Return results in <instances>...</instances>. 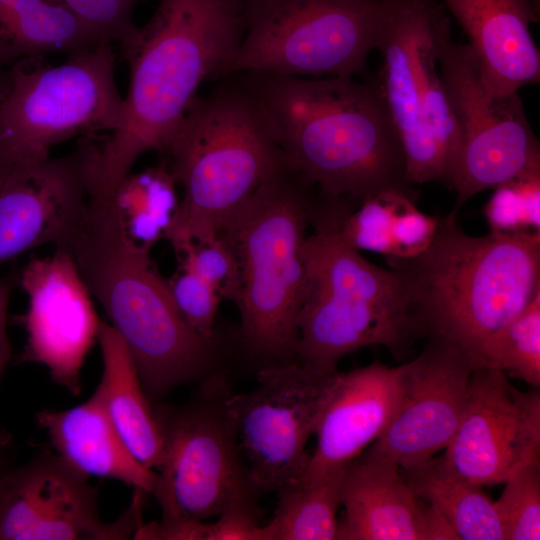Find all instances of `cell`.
I'll return each instance as SVG.
<instances>
[{"instance_id":"obj_1","label":"cell","mask_w":540,"mask_h":540,"mask_svg":"<svg viewBox=\"0 0 540 540\" xmlns=\"http://www.w3.org/2000/svg\"><path fill=\"white\" fill-rule=\"evenodd\" d=\"M231 75L256 102L287 166L327 198L357 207L383 191L417 197L376 85L354 77Z\"/></svg>"},{"instance_id":"obj_2","label":"cell","mask_w":540,"mask_h":540,"mask_svg":"<svg viewBox=\"0 0 540 540\" xmlns=\"http://www.w3.org/2000/svg\"><path fill=\"white\" fill-rule=\"evenodd\" d=\"M243 0H160L121 47L129 65L124 123L101 137L92 195L107 197L146 152L165 154L207 79H220L244 35Z\"/></svg>"},{"instance_id":"obj_3","label":"cell","mask_w":540,"mask_h":540,"mask_svg":"<svg viewBox=\"0 0 540 540\" xmlns=\"http://www.w3.org/2000/svg\"><path fill=\"white\" fill-rule=\"evenodd\" d=\"M62 249L124 342L149 400L216 372L213 341L183 318L150 251L123 238L109 197H90Z\"/></svg>"},{"instance_id":"obj_4","label":"cell","mask_w":540,"mask_h":540,"mask_svg":"<svg viewBox=\"0 0 540 540\" xmlns=\"http://www.w3.org/2000/svg\"><path fill=\"white\" fill-rule=\"evenodd\" d=\"M387 261L406 279L420 336L450 341L473 364L540 293V234L471 236L448 215L423 253Z\"/></svg>"},{"instance_id":"obj_5","label":"cell","mask_w":540,"mask_h":540,"mask_svg":"<svg viewBox=\"0 0 540 540\" xmlns=\"http://www.w3.org/2000/svg\"><path fill=\"white\" fill-rule=\"evenodd\" d=\"M195 97L165 152L183 196L167 232L171 244L217 237L228 219L287 166L269 127L234 75Z\"/></svg>"},{"instance_id":"obj_6","label":"cell","mask_w":540,"mask_h":540,"mask_svg":"<svg viewBox=\"0 0 540 540\" xmlns=\"http://www.w3.org/2000/svg\"><path fill=\"white\" fill-rule=\"evenodd\" d=\"M319 191L284 167L224 224L219 237L240 272L236 302L249 352L271 363L296 361L305 291L303 245Z\"/></svg>"},{"instance_id":"obj_7","label":"cell","mask_w":540,"mask_h":540,"mask_svg":"<svg viewBox=\"0 0 540 540\" xmlns=\"http://www.w3.org/2000/svg\"><path fill=\"white\" fill-rule=\"evenodd\" d=\"M303 259L297 361L333 373L342 358L363 347L380 345L401 358L420 337L400 270L370 263L337 230L307 236Z\"/></svg>"},{"instance_id":"obj_8","label":"cell","mask_w":540,"mask_h":540,"mask_svg":"<svg viewBox=\"0 0 540 540\" xmlns=\"http://www.w3.org/2000/svg\"><path fill=\"white\" fill-rule=\"evenodd\" d=\"M231 392L225 377L215 372L200 381L186 403L153 407L163 460L151 494L161 522L205 521L233 510L259 515L262 493L252 481L227 410Z\"/></svg>"},{"instance_id":"obj_9","label":"cell","mask_w":540,"mask_h":540,"mask_svg":"<svg viewBox=\"0 0 540 540\" xmlns=\"http://www.w3.org/2000/svg\"><path fill=\"white\" fill-rule=\"evenodd\" d=\"M445 8L437 0H383L376 43L380 91L401 141L409 183L452 189L460 133L438 68L435 30Z\"/></svg>"},{"instance_id":"obj_10","label":"cell","mask_w":540,"mask_h":540,"mask_svg":"<svg viewBox=\"0 0 540 540\" xmlns=\"http://www.w3.org/2000/svg\"><path fill=\"white\" fill-rule=\"evenodd\" d=\"M244 35L220 79L241 72L324 78L364 72L383 0H243Z\"/></svg>"},{"instance_id":"obj_11","label":"cell","mask_w":540,"mask_h":540,"mask_svg":"<svg viewBox=\"0 0 540 540\" xmlns=\"http://www.w3.org/2000/svg\"><path fill=\"white\" fill-rule=\"evenodd\" d=\"M67 57L59 65L34 58L10 69V86L0 100V154L45 158L66 140L122 127L125 100L112 43Z\"/></svg>"},{"instance_id":"obj_12","label":"cell","mask_w":540,"mask_h":540,"mask_svg":"<svg viewBox=\"0 0 540 540\" xmlns=\"http://www.w3.org/2000/svg\"><path fill=\"white\" fill-rule=\"evenodd\" d=\"M435 49L460 133L452 184L456 201L449 213L457 218L476 194L540 168V146L519 94L492 93L482 81L469 45L453 41L446 9L436 25Z\"/></svg>"},{"instance_id":"obj_13","label":"cell","mask_w":540,"mask_h":540,"mask_svg":"<svg viewBox=\"0 0 540 540\" xmlns=\"http://www.w3.org/2000/svg\"><path fill=\"white\" fill-rule=\"evenodd\" d=\"M336 372L322 373L297 360L266 364L251 391L228 396V413L261 493H276L303 476L307 442Z\"/></svg>"},{"instance_id":"obj_14","label":"cell","mask_w":540,"mask_h":540,"mask_svg":"<svg viewBox=\"0 0 540 540\" xmlns=\"http://www.w3.org/2000/svg\"><path fill=\"white\" fill-rule=\"evenodd\" d=\"M143 490L113 522L98 510L89 476L43 451L0 476V540H126L143 523Z\"/></svg>"},{"instance_id":"obj_15","label":"cell","mask_w":540,"mask_h":540,"mask_svg":"<svg viewBox=\"0 0 540 540\" xmlns=\"http://www.w3.org/2000/svg\"><path fill=\"white\" fill-rule=\"evenodd\" d=\"M81 137L68 154H0V266L32 249L63 248L88 207L99 143Z\"/></svg>"},{"instance_id":"obj_16","label":"cell","mask_w":540,"mask_h":540,"mask_svg":"<svg viewBox=\"0 0 540 540\" xmlns=\"http://www.w3.org/2000/svg\"><path fill=\"white\" fill-rule=\"evenodd\" d=\"M441 457L476 484H503L540 457L539 389L521 391L499 370L474 368L458 428Z\"/></svg>"},{"instance_id":"obj_17","label":"cell","mask_w":540,"mask_h":540,"mask_svg":"<svg viewBox=\"0 0 540 540\" xmlns=\"http://www.w3.org/2000/svg\"><path fill=\"white\" fill-rule=\"evenodd\" d=\"M18 285L28 302L19 317L26 332L19 360L44 366L55 384L79 395L101 320L71 255L54 248L51 255L32 256L18 272Z\"/></svg>"},{"instance_id":"obj_18","label":"cell","mask_w":540,"mask_h":540,"mask_svg":"<svg viewBox=\"0 0 540 540\" xmlns=\"http://www.w3.org/2000/svg\"><path fill=\"white\" fill-rule=\"evenodd\" d=\"M474 368L470 357L456 345L429 336L421 353L400 365L397 410L367 450L392 459L401 468L444 451L458 428Z\"/></svg>"},{"instance_id":"obj_19","label":"cell","mask_w":540,"mask_h":540,"mask_svg":"<svg viewBox=\"0 0 540 540\" xmlns=\"http://www.w3.org/2000/svg\"><path fill=\"white\" fill-rule=\"evenodd\" d=\"M400 396V366L375 360L351 371H337L316 423L315 448L302 477L343 472L384 433Z\"/></svg>"},{"instance_id":"obj_20","label":"cell","mask_w":540,"mask_h":540,"mask_svg":"<svg viewBox=\"0 0 540 540\" xmlns=\"http://www.w3.org/2000/svg\"><path fill=\"white\" fill-rule=\"evenodd\" d=\"M469 40L482 81L511 95L540 80V53L531 34L540 0H440Z\"/></svg>"},{"instance_id":"obj_21","label":"cell","mask_w":540,"mask_h":540,"mask_svg":"<svg viewBox=\"0 0 540 540\" xmlns=\"http://www.w3.org/2000/svg\"><path fill=\"white\" fill-rule=\"evenodd\" d=\"M338 540H424V501L392 459L367 449L343 471Z\"/></svg>"},{"instance_id":"obj_22","label":"cell","mask_w":540,"mask_h":540,"mask_svg":"<svg viewBox=\"0 0 540 540\" xmlns=\"http://www.w3.org/2000/svg\"><path fill=\"white\" fill-rule=\"evenodd\" d=\"M35 418L54 451L75 468L151 494L156 471L132 455L95 393L80 405L66 410L43 409Z\"/></svg>"},{"instance_id":"obj_23","label":"cell","mask_w":540,"mask_h":540,"mask_svg":"<svg viewBox=\"0 0 540 540\" xmlns=\"http://www.w3.org/2000/svg\"><path fill=\"white\" fill-rule=\"evenodd\" d=\"M97 342L103 372L94 393L132 455L156 471L163 460L162 437L133 359L109 323L100 322Z\"/></svg>"},{"instance_id":"obj_24","label":"cell","mask_w":540,"mask_h":540,"mask_svg":"<svg viewBox=\"0 0 540 540\" xmlns=\"http://www.w3.org/2000/svg\"><path fill=\"white\" fill-rule=\"evenodd\" d=\"M103 41L51 0H0V71L49 54L74 55Z\"/></svg>"},{"instance_id":"obj_25","label":"cell","mask_w":540,"mask_h":540,"mask_svg":"<svg viewBox=\"0 0 540 540\" xmlns=\"http://www.w3.org/2000/svg\"><path fill=\"white\" fill-rule=\"evenodd\" d=\"M400 470L414 494L447 517L460 540H505L494 501L483 486L454 471L441 455Z\"/></svg>"},{"instance_id":"obj_26","label":"cell","mask_w":540,"mask_h":540,"mask_svg":"<svg viewBox=\"0 0 540 540\" xmlns=\"http://www.w3.org/2000/svg\"><path fill=\"white\" fill-rule=\"evenodd\" d=\"M176 186L165 159L142 171H131L119 181L108 197L128 243L151 252L166 238L179 205Z\"/></svg>"},{"instance_id":"obj_27","label":"cell","mask_w":540,"mask_h":540,"mask_svg":"<svg viewBox=\"0 0 540 540\" xmlns=\"http://www.w3.org/2000/svg\"><path fill=\"white\" fill-rule=\"evenodd\" d=\"M342 473L301 477L276 492L274 516L264 525L267 540L336 539Z\"/></svg>"},{"instance_id":"obj_28","label":"cell","mask_w":540,"mask_h":540,"mask_svg":"<svg viewBox=\"0 0 540 540\" xmlns=\"http://www.w3.org/2000/svg\"><path fill=\"white\" fill-rule=\"evenodd\" d=\"M474 366L499 370L539 388L540 293L519 315L483 343Z\"/></svg>"},{"instance_id":"obj_29","label":"cell","mask_w":540,"mask_h":540,"mask_svg":"<svg viewBox=\"0 0 540 540\" xmlns=\"http://www.w3.org/2000/svg\"><path fill=\"white\" fill-rule=\"evenodd\" d=\"M409 199L416 201L417 197L392 190L366 198L345 217L337 232L346 244L358 251L392 257L396 217Z\"/></svg>"},{"instance_id":"obj_30","label":"cell","mask_w":540,"mask_h":540,"mask_svg":"<svg viewBox=\"0 0 540 540\" xmlns=\"http://www.w3.org/2000/svg\"><path fill=\"white\" fill-rule=\"evenodd\" d=\"M483 214L490 232L540 234V168L494 188Z\"/></svg>"},{"instance_id":"obj_31","label":"cell","mask_w":540,"mask_h":540,"mask_svg":"<svg viewBox=\"0 0 540 540\" xmlns=\"http://www.w3.org/2000/svg\"><path fill=\"white\" fill-rule=\"evenodd\" d=\"M494 501L505 540L540 539V457L517 467Z\"/></svg>"},{"instance_id":"obj_32","label":"cell","mask_w":540,"mask_h":540,"mask_svg":"<svg viewBox=\"0 0 540 540\" xmlns=\"http://www.w3.org/2000/svg\"><path fill=\"white\" fill-rule=\"evenodd\" d=\"M171 245L180 267L193 271L211 284L222 299L236 304L241 286L239 267L233 252L219 236Z\"/></svg>"},{"instance_id":"obj_33","label":"cell","mask_w":540,"mask_h":540,"mask_svg":"<svg viewBox=\"0 0 540 540\" xmlns=\"http://www.w3.org/2000/svg\"><path fill=\"white\" fill-rule=\"evenodd\" d=\"M167 282L186 322L204 339L213 341L220 294L206 280L180 266Z\"/></svg>"},{"instance_id":"obj_34","label":"cell","mask_w":540,"mask_h":540,"mask_svg":"<svg viewBox=\"0 0 540 540\" xmlns=\"http://www.w3.org/2000/svg\"><path fill=\"white\" fill-rule=\"evenodd\" d=\"M72 13L102 40L120 47L137 31L133 12L138 0H51Z\"/></svg>"},{"instance_id":"obj_35","label":"cell","mask_w":540,"mask_h":540,"mask_svg":"<svg viewBox=\"0 0 540 540\" xmlns=\"http://www.w3.org/2000/svg\"><path fill=\"white\" fill-rule=\"evenodd\" d=\"M415 203L409 199L401 207L393 231L394 254L387 258H413L432 243L440 218L423 213Z\"/></svg>"},{"instance_id":"obj_36","label":"cell","mask_w":540,"mask_h":540,"mask_svg":"<svg viewBox=\"0 0 540 540\" xmlns=\"http://www.w3.org/2000/svg\"><path fill=\"white\" fill-rule=\"evenodd\" d=\"M18 285V272L10 271L0 276V380L11 360L12 348L7 331L8 308L15 287Z\"/></svg>"},{"instance_id":"obj_37","label":"cell","mask_w":540,"mask_h":540,"mask_svg":"<svg viewBox=\"0 0 540 540\" xmlns=\"http://www.w3.org/2000/svg\"><path fill=\"white\" fill-rule=\"evenodd\" d=\"M424 540H460L453 525L435 506L424 501Z\"/></svg>"},{"instance_id":"obj_38","label":"cell","mask_w":540,"mask_h":540,"mask_svg":"<svg viewBox=\"0 0 540 540\" xmlns=\"http://www.w3.org/2000/svg\"><path fill=\"white\" fill-rule=\"evenodd\" d=\"M11 82L10 70L0 71V100L7 92Z\"/></svg>"},{"instance_id":"obj_39","label":"cell","mask_w":540,"mask_h":540,"mask_svg":"<svg viewBox=\"0 0 540 540\" xmlns=\"http://www.w3.org/2000/svg\"><path fill=\"white\" fill-rule=\"evenodd\" d=\"M4 438L3 437H0V447H2L3 443H4Z\"/></svg>"}]
</instances>
